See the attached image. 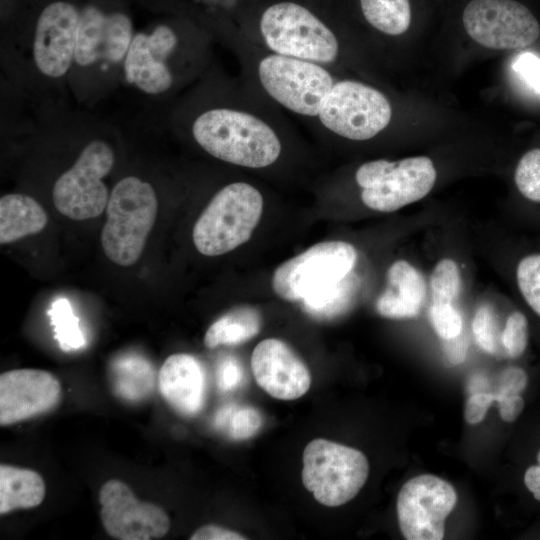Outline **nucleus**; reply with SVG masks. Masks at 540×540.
<instances>
[{
  "label": "nucleus",
  "instance_id": "21",
  "mask_svg": "<svg viewBox=\"0 0 540 540\" xmlns=\"http://www.w3.org/2000/svg\"><path fill=\"white\" fill-rule=\"evenodd\" d=\"M48 222L43 207L24 194H7L0 199V243L8 244L41 232Z\"/></svg>",
  "mask_w": 540,
  "mask_h": 540
},
{
  "label": "nucleus",
  "instance_id": "2",
  "mask_svg": "<svg viewBox=\"0 0 540 540\" xmlns=\"http://www.w3.org/2000/svg\"><path fill=\"white\" fill-rule=\"evenodd\" d=\"M158 210L153 187L128 176L112 189L106 206L107 220L101 232L105 255L115 264L131 266L142 255Z\"/></svg>",
  "mask_w": 540,
  "mask_h": 540
},
{
  "label": "nucleus",
  "instance_id": "33",
  "mask_svg": "<svg viewBox=\"0 0 540 540\" xmlns=\"http://www.w3.org/2000/svg\"><path fill=\"white\" fill-rule=\"evenodd\" d=\"M472 331L478 346L486 353L493 354L497 349L498 323L493 308L481 305L473 318Z\"/></svg>",
  "mask_w": 540,
  "mask_h": 540
},
{
  "label": "nucleus",
  "instance_id": "13",
  "mask_svg": "<svg viewBox=\"0 0 540 540\" xmlns=\"http://www.w3.org/2000/svg\"><path fill=\"white\" fill-rule=\"evenodd\" d=\"M99 503L103 527L115 539H158L170 529V518L164 509L139 501L120 480L112 479L103 484Z\"/></svg>",
  "mask_w": 540,
  "mask_h": 540
},
{
  "label": "nucleus",
  "instance_id": "11",
  "mask_svg": "<svg viewBox=\"0 0 540 540\" xmlns=\"http://www.w3.org/2000/svg\"><path fill=\"white\" fill-rule=\"evenodd\" d=\"M457 493L447 481L431 474L408 480L397 497L400 531L407 540H441L445 520L455 508Z\"/></svg>",
  "mask_w": 540,
  "mask_h": 540
},
{
  "label": "nucleus",
  "instance_id": "29",
  "mask_svg": "<svg viewBox=\"0 0 540 540\" xmlns=\"http://www.w3.org/2000/svg\"><path fill=\"white\" fill-rule=\"evenodd\" d=\"M515 281L525 304L540 318V251L526 253L517 261Z\"/></svg>",
  "mask_w": 540,
  "mask_h": 540
},
{
  "label": "nucleus",
  "instance_id": "17",
  "mask_svg": "<svg viewBox=\"0 0 540 540\" xmlns=\"http://www.w3.org/2000/svg\"><path fill=\"white\" fill-rule=\"evenodd\" d=\"M130 18L120 12L105 14L88 5L80 11L75 61L88 66L99 60L116 63L127 54L133 39Z\"/></svg>",
  "mask_w": 540,
  "mask_h": 540
},
{
  "label": "nucleus",
  "instance_id": "16",
  "mask_svg": "<svg viewBox=\"0 0 540 540\" xmlns=\"http://www.w3.org/2000/svg\"><path fill=\"white\" fill-rule=\"evenodd\" d=\"M251 367L257 384L279 400H295L310 388L311 374L303 360L284 341L264 339L256 345Z\"/></svg>",
  "mask_w": 540,
  "mask_h": 540
},
{
  "label": "nucleus",
  "instance_id": "34",
  "mask_svg": "<svg viewBox=\"0 0 540 540\" xmlns=\"http://www.w3.org/2000/svg\"><path fill=\"white\" fill-rule=\"evenodd\" d=\"M429 317L435 332L443 340L452 339L461 334L462 318L452 304L432 303Z\"/></svg>",
  "mask_w": 540,
  "mask_h": 540
},
{
  "label": "nucleus",
  "instance_id": "40",
  "mask_svg": "<svg viewBox=\"0 0 540 540\" xmlns=\"http://www.w3.org/2000/svg\"><path fill=\"white\" fill-rule=\"evenodd\" d=\"M191 540H244V535L222 526L209 524L198 528L190 537Z\"/></svg>",
  "mask_w": 540,
  "mask_h": 540
},
{
  "label": "nucleus",
  "instance_id": "22",
  "mask_svg": "<svg viewBox=\"0 0 540 540\" xmlns=\"http://www.w3.org/2000/svg\"><path fill=\"white\" fill-rule=\"evenodd\" d=\"M45 497V483L36 471L0 465V514L33 508Z\"/></svg>",
  "mask_w": 540,
  "mask_h": 540
},
{
  "label": "nucleus",
  "instance_id": "4",
  "mask_svg": "<svg viewBox=\"0 0 540 540\" xmlns=\"http://www.w3.org/2000/svg\"><path fill=\"white\" fill-rule=\"evenodd\" d=\"M259 31L271 53L327 66L339 55L334 32L314 13L295 2H279L261 15Z\"/></svg>",
  "mask_w": 540,
  "mask_h": 540
},
{
  "label": "nucleus",
  "instance_id": "28",
  "mask_svg": "<svg viewBox=\"0 0 540 540\" xmlns=\"http://www.w3.org/2000/svg\"><path fill=\"white\" fill-rule=\"evenodd\" d=\"M48 314L54 326V337L63 351L77 350L85 345L79 320L67 299L60 298L54 301Z\"/></svg>",
  "mask_w": 540,
  "mask_h": 540
},
{
  "label": "nucleus",
  "instance_id": "12",
  "mask_svg": "<svg viewBox=\"0 0 540 540\" xmlns=\"http://www.w3.org/2000/svg\"><path fill=\"white\" fill-rule=\"evenodd\" d=\"M462 19L467 34L490 49L524 48L540 35L535 16L515 0H472Z\"/></svg>",
  "mask_w": 540,
  "mask_h": 540
},
{
  "label": "nucleus",
  "instance_id": "32",
  "mask_svg": "<svg viewBox=\"0 0 540 540\" xmlns=\"http://www.w3.org/2000/svg\"><path fill=\"white\" fill-rule=\"evenodd\" d=\"M500 340L510 358L516 359L525 353L529 343V321L523 312L514 310L509 314Z\"/></svg>",
  "mask_w": 540,
  "mask_h": 540
},
{
  "label": "nucleus",
  "instance_id": "14",
  "mask_svg": "<svg viewBox=\"0 0 540 540\" xmlns=\"http://www.w3.org/2000/svg\"><path fill=\"white\" fill-rule=\"evenodd\" d=\"M80 11L72 4L57 1L40 14L34 35L33 57L46 76H63L75 59Z\"/></svg>",
  "mask_w": 540,
  "mask_h": 540
},
{
  "label": "nucleus",
  "instance_id": "18",
  "mask_svg": "<svg viewBox=\"0 0 540 540\" xmlns=\"http://www.w3.org/2000/svg\"><path fill=\"white\" fill-rule=\"evenodd\" d=\"M177 43L175 32L167 25L156 27L150 34H136L124 60L126 81L148 94L167 91L173 77L165 60Z\"/></svg>",
  "mask_w": 540,
  "mask_h": 540
},
{
  "label": "nucleus",
  "instance_id": "25",
  "mask_svg": "<svg viewBox=\"0 0 540 540\" xmlns=\"http://www.w3.org/2000/svg\"><path fill=\"white\" fill-rule=\"evenodd\" d=\"M357 278L351 272L341 281L301 300L304 310L317 318H332L347 311L357 291Z\"/></svg>",
  "mask_w": 540,
  "mask_h": 540
},
{
  "label": "nucleus",
  "instance_id": "38",
  "mask_svg": "<svg viewBox=\"0 0 540 540\" xmlns=\"http://www.w3.org/2000/svg\"><path fill=\"white\" fill-rule=\"evenodd\" d=\"M243 377L242 367L235 359L228 357L219 365L217 380L222 391H230L238 387L242 383Z\"/></svg>",
  "mask_w": 540,
  "mask_h": 540
},
{
  "label": "nucleus",
  "instance_id": "41",
  "mask_svg": "<svg viewBox=\"0 0 540 540\" xmlns=\"http://www.w3.org/2000/svg\"><path fill=\"white\" fill-rule=\"evenodd\" d=\"M523 481L534 499L540 502V449L536 454V463L525 470Z\"/></svg>",
  "mask_w": 540,
  "mask_h": 540
},
{
  "label": "nucleus",
  "instance_id": "10",
  "mask_svg": "<svg viewBox=\"0 0 540 540\" xmlns=\"http://www.w3.org/2000/svg\"><path fill=\"white\" fill-rule=\"evenodd\" d=\"M113 165L111 147L100 140L91 141L54 184L52 198L58 212L73 220H87L102 214L109 199L102 178Z\"/></svg>",
  "mask_w": 540,
  "mask_h": 540
},
{
  "label": "nucleus",
  "instance_id": "3",
  "mask_svg": "<svg viewBox=\"0 0 540 540\" xmlns=\"http://www.w3.org/2000/svg\"><path fill=\"white\" fill-rule=\"evenodd\" d=\"M263 197L246 182L220 189L194 224L192 239L205 256L228 253L247 242L261 218Z\"/></svg>",
  "mask_w": 540,
  "mask_h": 540
},
{
  "label": "nucleus",
  "instance_id": "35",
  "mask_svg": "<svg viewBox=\"0 0 540 540\" xmlns=\"http://www.w3.org/2000/svg\"><path fill=\"white\" fill-rule=\"evenodd\" d=\"M512 69L530 89L540 95V57L530 52L521 53L514 59Z\"/></svg>",
  "mask_w": 540,
  "mask_h": 540
},
{
  "label": "nucleus",
  "instance_id": "42",
  "mask_svg": "<svg viewBox=\"0 0 540 540\" xmlns=\"http://www.w3.org/2000/svg\"><path fill=\"white\" fill-rule=\"evenodd\" d=\"M444 352L451 364H459L465 359L467 352V341L460 335L452 339H446L444 344Z\"/></svg>",
  "mask_w": 540,
  "mask_h": 540
},
{
  "label": "nucleus",
  "instance_id": "27",
  "mask_svg": "<svg viewBox=\"0 0 540 540\" xmlns=\"http://www.w3.org/2000/svg\"><path fill=\"white\" fill-rule=\"evenodd\" d=\"M261 412L249 405H227L215 415L214 425L235 440L253 437L262 427Z\"/></svg>",
  "mask_w": 540,
  "mask_h": 540
},
{
  "label": "nucleus",
  "instance_id": "9",
  "mask_svg": "<svg viewBox=\"0 0 540 540\" xmlns=\"http://www.w3.org/2000/svg\"><path fill=\"white\" fill-rule=\"evenodd\" d=\"M391 116V105L379 90L358 81L341 80L334 83L317 118L334 134L363 141L384 130Z\"/></svg>",
  "mask_w": 540,
  "mask_h": 540
},
{
  "label": "nucleus",
  "instance_id": "37",
  "mask_svg": "<svg viewBox=\"0 0 540 540\" xmlns=\"http://www.w3.org/2000/svg\"><path fill=\"white\" fill-rule=\"evenodd\" d=\"M495 401V394L489 392H476L470 396L465 404L464 418L467 423L475 425L486 416L490 405Z\"/></svg>",
  "mask_w": 540,
  "mask_h": 540
},
{
  "label": "nucleus",
  "instance_id": "31",
  "mask_svg": "<svg viewBox=\"0 0 540 540\" xmlns=\"http://www.w3.org/2000/svg\"><path fill=\"white\" fill-rule=\"evenodd\" d=\"M430 286L434 304H452L461 290V275L456 262L449 258L440 260L432 271Z\"/></svg>",
  "mask_w": 540,
  "mask_h": 540
},
{
  "label": "nucleus",
  "instance_id": "15",
  "mask_svg": "<svg viewBox=\"0 0 540 540\" xmlns=\"http://www.w3.org/2000/svg\"><path fill=\"white\" fill-rule=\"evenodd\" d=\"M61 384L50 372L15 369L0 375V425H11L54 409Z\"/></svg>",
  "mask_w": 540,
  "mask_h": 540
},
{
  "label": "nucleus",
  "instance_id": "30",
  "mask_svg": "<svg viewBox=\"0 0 540 540\" xmlns=\"http://www.w3.org/2000/svg\"><path fill=\"white\" fill-rule=\"evenodd\" d=\"M519 194L529 203L540 205V148L525 152L514 171Z\"/></svg>",
  "mask_w": 540,
  "mask_h": 540
},
{
  "label": "nucleus",
  "instance_id": "7",
  "mask_svg": "<svg viewBox=\"0 0 540 540\" xmlns=\"http://www.w3.org/2000/svg\"><path fill=\"white\" fill-rule=\"evenodd\" d=\"M263 90L280 106L300 116L318 117L335 81L326 66L268 53L257 63Z\"/></svg>",
  "mask_w": 540,
  "mask_h": 540
},
{
  "label": "nucleus",
  "instance_id": "6",
  "mask_svg": "<svg viewBox=\"0 0 540 540\" xmlns=\"http://www.w3.org/2000/svg\"><path fill=\"white\" fill-rule=\"evenodd\" d=\"M436 169L426 156L396 162L384 159L362 164L355 179L362 188L361 200L379 212H394L424 198L433 188Z\"/></svg>",
  "mask_w": 540,
  "mask_h": 540
},
{
  "label": "nucleus",
  "instance_id": "26",
  "mask_svg": "<svg viewBox=\"0 0 540 540\" xmlns=\"http://www.w3.org/2000/svg\"><path fill=\"white\" fill-rule=\"evenodd\" d=\"M360 5L367 22L384 34L400 35L410 26L409 0H360Z\"/></svg>",
  "mask_w": 540,
  "mask_h": 540
},
{
  "label": "nucleus",
  "instance_id": "5",
  "mask_svg": "<svg viewBox=\"0 0 540 540\" xmlns=\"http://www.w3.org/2000/svg\"><path fill=\"white\" fill-rule=\"evenodd\" d=\"M302 461L303 485L328 507L353 499L369 474L368 460L361 451L322 438L306 445Z\"/></svg>",
  "mask_w": 540,
  "mask_h": 540
},
{
  "label": "nucleus",
  "instance_id": "39",
  "mask_svg": "<svg viewBox=\"0 0 540 540\" xmlns=\"http://www.w3.org/2000/svg\"><path fill=\"white\" fill-rule=\"evenodd\" d=\"M499 414L505 422H514L525 407V400L521 394L501 396L496 399Z\"/></svg>",
  "mask_w": 540,
  "mask_h": 540
},
{
  "label": "nucleus",
  "instance_id": "23",
  "mask_svg": "<svg viewBox=\"0 0 540 540\" xmlns=\"http://www.w3.org/2000/svg\"><path fill=\"white\" fill-rule=\"evenodd\" d=\"M110 379L115 393L128 401L147 397L154 388L155 370L138 354H124L110 365Z\"/></svg>",
  "mask_w": 540,
  "mask_h": 540
},
{
  "label": "nucleus",
  "instance_id": "1",
  "mask_svg": "<svg viewBox=\"0 0 540 540\" xmlns=\"http://www.w3.org/2000/svg\"><path fill=\"white\" fill-rule=\"evenodd\" d=\"M192 134L211 156L246 168L270 166L282 151L281 141L272 126L246 110H207L194 121Z\"/></svg>",
  "mask_w": 540,
  "mask_h": 540
},
{
  "label": "nucleus",
  "instance_id": "36",
  "mask_svg": "<svg viewBox=\"0 0 540 540\" xmlns=\"http://www.w3.org/2000/svg\"><path fill=\"white\" fill-rule=\"evenodd\" d=\"M528 384V374L521 367L506 368L500 378L499 385L495 394V401L498 397L521 394Z\"/></svg>",
  "mask_w": 540,
  "mask_h": 540
},
{
  "label": "nucleus",
  "instance_id": "19",
  "mask_svg": "<svg viewBox=\"0 0 540 540\" xmlns=\"http://www.w3.org/2000/svg\"><path fill=\"white\" fill-rule=\"evenodd\" d=\"M160 392L178 413L197 414L205 397V376L198 360L186 353L170 355L158 374Z\"/></svg>",
  "mask_w": 540,
  "mask_h": 540
},
{
  "label": "nucleus",
  "instance_id": "20",
  "mask_svg": "<svg viewBox=\"0 0 540 540\" xmlns=\"http://www.w3.org/2000/svg\"><path fill=\"white\" fill-rule=\"evenodd\" d=\"M426 297L421 273L405 260L395 261L387 271V287L376 302L377 312L390 319L418 316Z\"/></svg>",
  "mask_w": 540,
  "mask_h": 540
},
{
  "label": "nucleus",
  "instance_id": "8",
  "mask_svg": "<svg viewBox=\"0 0 540 540\" xmlns=\"http://www.w3.org/2000/svg\"><path fill=\"white\" fill-rule=\"evenodd\" d=\"M357 260L353 245L344 241L315 244L279 265L272 276V288L287 301H301L345 278Z\"/></svg>",
  "mask_w": 540,
  "mask_h": 540
},
{
  "label": "nucleus",
  "instance_id": "24",
  "mask_svg": "<svg viewBox=\"0 0 540 540\" xmlns=\"http://www.w3.org/2000/svg\"><path fill=\"white\" fill-rule=\"evenodd\" d=\"M260 312L251 306H238L223 314L207 329L204 345L213 349L220 345H239L261 330Z\"/></svg>",
  "mask_w": 540,
  "mask_h": 540
}]
</instances>
